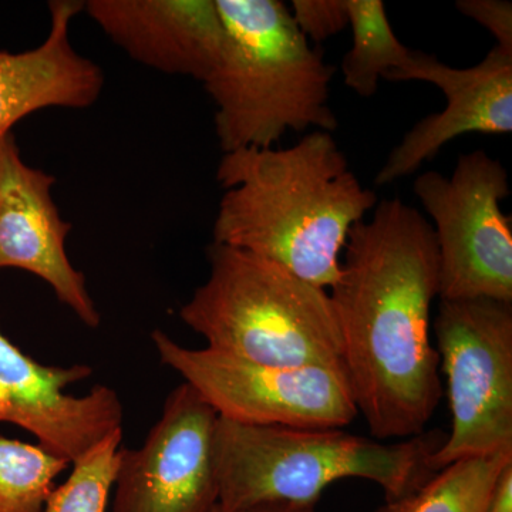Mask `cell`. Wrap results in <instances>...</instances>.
Returning <instances> with one entry per match:
<instances>
[{"label":"cell","instance_id":"6da1fadb","mask_svg":"<svg viewBox=\"0 0 512 512\" xmlns=\"http://www.w3.org/2000/svg\"><path fill=\"white\" fill-rule=\"evenodd\" d=\"M329 289L343 342V369L373 439L427 430L443 387L431 343L439 252L431 222L399 198L382 200L350 231Z\"/></svg>","mask_w":512,"mask_h":512},{"label":"cell","instance_id":"7a4b0ae2","mask_svg":"<svg viewBox=\"0 0 512 512\" xmlns=\"http://www.w3.org/2000/svg\"><path fill=\"white\" fill-rule=\"evenodd\" d=\"M217 180L224 195L212 242L268 259L325 291L338 279L350 231L377 205L328 131H311L289 148L224 154Z\"/></svg>","mask_w":512,"mask_h":512},{"label":"cell","instance_id":"3957f363","mask_svg":"<svg viewBox=\"0 0 512 512\" xmlns=\"http://www.w3.org/2000/svg\"><path fill=\"white\" fill-rule=\"evenodd\" d=\"M225 42L205 80L222 153L272 148L288 131L332 133L335 67L302 35L281 0H215Z\"/></svg>","mask_w":512,"mask_h":512},{"label":"cell","instance_id":"277c9868","mask_svg":"<svg viewBox=\"0 0 512 512\" xmlns=\"http://www.w3.org/2000/svg\"><path fill=\"white\" fill-rule=\"evenodd\" d=\"M441 430L410 439L379 441L343 429L249 426L218 417L214 466L224 507L288 504L316 507L323 491L345 478L372 481L384 503L423 487L433 457L446 440Z\"/></svg>","mask_w":512,"mask_h":512},{"label":"cell","instance_id":"5b68a950","mask_svg":"<svg viewBox=\"0 0 512 512\" xmlns=\"http://www.w3.org/2000/svg\"><path fill=\"white\" fill-rule=\"evenodd\" d=\"M210 275L180 309L207 348L261 365L343 369L329 292L259 256L212 242Z\"/></svg>","mask_w":512,"mask_h":512},{"label":"cell","instance_id":"8992f818","mask_svg":"<svg viewBox=\"0 0 512 512\" xmlns=\"http://www.w3.org/2000/svg\"><path fill=\"white\" fill-rule=\"evenodd\" d=\"M433 328L451 412L434 468L512 451V303L440 301Z\"/></svg>","mask_w":512,"mask_h":512},{"label":"cell","instance_id":"52a82bcc","mask_svg":"<svg viewBox=\"0 0 512 512\" xmlns=\"http://www.w3.org/2000/svg\"><path fill=\"white\" fill-rule=\"evenodd\" d=\"M413 191L433 221L440 301L512 303V220L504 165L485 151L461 154L451 177L427 171Z\"/></svg>","mask_w":512,"mask_h":512},{"label":"cell","instance_id":"ba28073f","mask_svg":"<svg viewBox=\"0 0 512 512\" xmlns=\"http://www.w3.org/2000/svg\"><path fill=\"white\" fill-rule=\"evenodd\" d=\"M151 340L161 363L183 377L218 417L249 426L345 429L357 417L345 373L276 367L208 348H185L163 332Z\"/></svg>","mask_w":512,"mask_h":512},{"label":"cell","instance_id":"9c48e42d","mask_svg":"<svg viewBox=\"0 0 512 512\" xmlns=\"http://www.w3.org/2000/svg\"><path fill=\"white\" fill-rule=\"evenodd\" d=\"M218 414L187 383L165 399L138 448H121L113 512H207L218 503Z\"/></svg>","mask_w":512,"mask_h":512},{"label":"cell","instance_id":"30bf717a","mask_svg":"<svg viewBox=\"0 0 512 512\" xmlns=\"http://www.w3.org/2000/svg\"><path fill=\"white\" fill-rule=\"evenodd\" d=\"M92 375L86 365H43L0 330V421L29 431L40 446L72 464L111 431L123 429L116 390L96 384L83 396L66 392Z\"/></svg>","mask_w":512,"mask_h":512},{"label":"cell","instance_id":"8fae6325","mask_svg":"<svg viewBox=\"0 0 512 512\" xmlns=\"http://www.w3.org/2000/svg\"><path fill=\"white\" fill-rule=\"evenodd\" d=\"M389 82L434 84L446 107L419 121L394 147L376 175V185L392 184L419 170L441 148L464 134L512 131V55L494 46L476 66L456 69L436 56L412 50Z\"/></svg>","mask_w":512,"mask_h":512},{"label":"cell","instance_id":"7c38bea8","mask_svg":"<svg viewBox=\"0 0 512 512\" xmlns=\"http://www.w3.org/2000/svg\"><path fill=\"white\" fill-rule=\"evenodd\" d=\"M55 175L30 167L13 134L0 140V269H22L45 281L57 301L87 328H99L101 315L66 252L73 225L53 200Z\"/></svg>","mask_w":512,"mask_h":512},{"label":"cell","instance_id":"4fadbf2b","mask_svg":"<svg viewBox=\"0 0 512 512\" xmlns=\"http://www.w3.org/2000/svg\"><path fill=\"white\" fill-rule=\"evenodd\" d=\"M84 10L114 45L156 72L204 83L224 52L215 0H90Z\"/></svg>","mask_w":512,"mask_h":512},{"label":"cell","instance_id":"5bb4252c","mask_svg":"<svg viewBox=\"0 0 512 512\" xmlns=\"http://www.w3.org/2000/svg\"><path fill=\"white\" fill-rule=\"evenodd\" d=\"M49 10L50 29L42 45L19 53L0 50V140L36 111L87 109L103 92L100 67L77 53L70 40V26L84 2L53 0Z\"/></svg>","mask_w":512,"mask_h":512},{"label":"cell","instance_id":"9a60e30c","mask_svg":"<svg viewBox=\"0 0 512 512\" xmlns=\"http://www.w3.org/2000/svg\"><path fill=\"white\" fill-rule=\"evenodd\" d=\"M511 463L512 451L456 461L419 490L375 512H487L495 485Z\"/></svg>","mask_w":512,"mask_h":512},{"label":"cell","instance_id":"2e32d148","mask_svg":"<svg viewBox=\"0 0 512 512\" xmlns=\"http://www.w3.org/2000/svg\"><path fill=\"white\" fill-rule=\"evenodd\" d=\"M348 10L353 45L342 60L343 82L369 99L380 80L400 69L412 50L394 35L382 0H348Z\"/></svg>","mask_w":512,"mask_h":512},{"label":"cell","instance_id":"e0dca14e","mask_svg":"<svg viewBox=\"0 0 512 512\" xmlns=\"http://www.w3.org/2000/svg\"><path fill=\"white\" fill-rule=\"evenodd\" d=\"M69 466L40 444L0 437V512H42Z\"/></svg>","mask_w":512,"mask_h":512},{"label":"cell","instance_id":"ac0fdd59","mask_svg":"<svg viewBox=\"0 0 512 512\" xmlns=\"http://www.w3.org/2000/svg\"><path fill=\"white\" fill-rule=\"evenodd\" d=\"M123 429L107 434L72 463V473L47 498L42 512H106L116 484Z\"/></svg>","mask_w":512,"mask_h":512},{"label":"cell","instance_id":"d6986e66","mask_svg":"<svg viewBox=\"0 0 512 512\" xmlns=\"http://www.w3.org/2000/svg\"><path fill=\"white\" fill-rule=\"evenodd\" d=\"M289 10L302 35L315 45L349 25L348 0H292Z\"/></svg>","mask_w":512,"mask_h":512},{"label":"cell","instance_id":"ffe728a7","mask_svg":"<svg viewBox=\"0 0 512 512\" xmlns=\"http://www.w3.org/2000/svg\"><path fill=\"white\" fill-rule=\"evenodd\" d=\"M461 15L487 29L497 47L512 55V3L510 0H458Z\"/></svg>","mask_w":512,"mask_h":512},{"label":"cell","instance_id":"44dd1931","mask_svg":"<svg viewBox=\"0 0 512 512\" xmlns=\"http://www.w3.org/2000/svg\"><path fill=\"white\" fill-rule=\"evenodd\" d=\"M487 512H512V463L505 468L495 485Z\"/></svg>","mask_w":512,"mask_h":512},{"label":"cell","instance_id":"7402d4cb","mask_svg":"<svg viewBox=\"0 0 512 512\" xmlns=\"http://www.w3.org/2000/svg\"><path fill=\"white\" fill-rule=\"evenodd\" d=\"M207 512H316L315 507H301L288 504H256L247 507H224L220 503Z\"/></svg>","mask_w":512,"mask_h":512}]
</instances>
